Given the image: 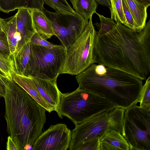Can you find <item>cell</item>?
Wrapping results in <instances>:
<instances>
[{"instance_id":"1","label":"cell","mask_w":150,"mask_h":150,"mask_svg":"<svg viewBox=\"0 0 150 150\" xmlns=\"http://www.w3.org/2000/svg\"><path fill=\"white\" fill-rule=\"evenodd\" d=\"M93 53L96 63L146 80L150 72V20L140 33L118 22L107 33L97 32Z\"/></svg>"},{"instance_id":"2","label":"cell","mask_w":150,"mask_h":150,"mask_svg":"<svg viewBox=\"0 0 150 150\" xmlns=\"http://www.w3.org/2000/svg\"><path fill=\"white\" fill-rule=\"evenodd\" d=\"M3 79L7 132L20 150H32L46 122V110L13 80Z\"/></svg>"},{"instance_id":"3","label":"cell","mask_w":150,"mask_h":150,"mask_svg":"<svg viewBox=\"0 0 150 150\" xmlns=\"http://www.w3.org/2000/svg\"><path fill=\"white\" fill-rule=\"evenodd\" d=\"M79 87L97 93L126 109L138 103L143 80L111 67L94 63L76 75Z\"/></svg>"},{"instance_id":"4","label":"cell","mask_w":150,"mask_h":150,"mask_svg":"<svg viewBox=\"0 0 150 150\" xmlns=\"http://www.w3.org/2000/svg\"><path fill=\"white\" fill-rule=\"evenodd\" d=\"M116 107V105L101 96L78 87L71 93L60 92L56 112L59 117H66L75 125L96 114Z\"/></svg>"},{"instance_id":"5","label":"cell","mask_w":150,"mask_h":150,"mask_svg":"<svg viewBox=\"0 0 150 150\" xmlns=\"http://www.w3.org/2000/svg\"><path fill=\"white\" fill-rule=\"evenodd\" d=\"M125 109L116 107L91 116L75 125L71 132L70 150H79L94 139L101 138L108 131L114 129L122 134V124Z\"/></svg>"},{"instance_id":"6","label":"cell","mask_w":150,"mask_h":150,"mask_svg":"<svg viewBox=\"0 0 150 150\" xmlns=\"http://www.w3.org/2000/svg\"><path fill=\"white\" fill-rule=\"evenodd\" d=\"M66 52L62 45L49 48L31 43L29 61L24 75L45 79L57 78Z\"/></svg>"},{"instance_id":"7","label":"cell","mask_w":150,"mask_h":150,"mask_svg":"<svg viewBox=\"0 0 150 150\" xmlns=\"http://www.w3.org/2000/svg\"><path fill=\"white\" fill-rule=\"evenodd\" d=\"M96 32L91 17L82 34L66 50L60 74L77 75L96 63L93 49Z\"/></svg>"},{"instance_id":"8","label":"cell","mask_w":150,"mask_h":150,"mask_svg":"<svg viewBox=\"0 0 150 150\" xmlns=\"http://www.w3.org/2000/svg\"><path fill=\"white\" fill-rule=\"evenodd\" d=\"M122 132L130 150H150V108L134 104L126 109Z\"/></svg>"},{"instance_id":"9","label":"cell","mask_w":150,"mask_h":150,"mask_svg":"<svg viewBox=\"0 0 150 150\" xmlns=\"http://www.w3.org/2000/svg\"><path fill=\"white\" fill-rule=\"evenodd\" d=\"M51 24L54 35L60 40L66 50L80 36L87 27L88 20L76 12L74 15L42 11Z\"/></svg>"},{"instance_id":"10","label":"cell","mask_w":150,"mask_h":150,"mask_svg":"<svg viewBox=\"0 0 150 150\" xmlns=\"http://www.w3.org/2000/svg\"><path fill=\"white\" fill-rule=\"evenodd\" d=\"M71 131L65 124L51 125L35 142L33 150H67L71 140Z\"/></svg>"},{"instance_id":"11","label":"cell","mask_w":150,"mask_h":150,"mask_svg":"<svg viewBox=\"0 0 150 150\" xmlns=\"http://www.w3.org/2000/svg\"><path fill=\"white\" fill-rule=\"evenodd\" d=\"M18 10L15 14L16 25L17 31L21 36V40L16 52L30 42L32 37L35 33L30 11L25 8Z\"/></svg>"},{"instance_id":"12","label":"cell","mask_w":150,"mask_h":150,"mask_svg":"<svg viewBox=\"0 0 150 150\" xmlns=\"http://www.w3.org/2000/svg\"><path fill=\"white\" fill-rule=\"evenodd\" d=\"M12 80L28 93L38 104L47 111H55V108L41 95L31 78L28 76L13 72Z\"/></svg>"},{"instance_id":"13","label":"cell","mask_w":150,"mask_h":150,"mask_svg":"<svg viewBox=\"0 0 150 150\" xmlns=\"http://www.w3.org/2000/svg\"><path fill=\"white\" fill-rule=\"evenodd\" d=\"M29 77L42 96L55 108L56 111L59 105L60 92L57 85V78L45 79Z\"/></svg>"},{"instance_id":"14","label":"cell","mask_w":150,"mask_h":150,"mask_svg":"<svg viewBox=\"0 0 150 150\" xmlns=\"http://www.w3.org/2000/svg\"><path fill=\"white\" fill-rule=\"evenodd\" d=\"M129 146L122 134L114 129L107 132L100 139V150H129Z\"/></svg>"},{"instance_id":"15","label":"cell","mask_w":150,"mask_h":150,"mask_svg":"<svg viewBox=\"0 0 150 150\" xmlns=\"http://www.w3.org/2000/svg\"><path fill=\"white\" fill-rule=\"evenodd\" d=\"M30 11L35 32L46 40L54 35L51 22L43 11L38 9Z\"/></svg>"},{"instance_id":"16","label":"cell","mask_w":150,"mask_h":150,"mask_svg":"<svg viewBox=\"0 0 150 150\" xmlns=\"http://www.w3.org/2000/svg\"><path fill=\"white\" fill-rule=\"evenodd\" d=\"M2 28L6 36L11 54L15 53L21 40V36L18 32L16 25L15 15L6 18L0 17Z\"/></svg>"},{"instance_id":"17","label":"cell","mask_w":150,"mask_h":150,"mask_svg":"<svg viewBox=\"0 0 150 150\" xmlns=\"http://www.w3.org/2000/svg\"><path fill=\"white\" fill-rule=\"evenodd\" d=\"M44 4L42 0H0V11L8 13L21 8L42 11Z\"/></svg>"},{"instance_id":"18","label":"cell","mask_w":150,"mask_h":150,"mask_svg":"<svg viewBox=\"0 0 150 150\" xmlns=\"http://www.w3.org/2000/svg\"><path fill=\"white\" fill-rule=\"evenodd\" d=\"M30 45V42L19 51L10 55L13 72L24 75L29 61Z\"/></svg>"},{"instance_id":"19","label":"cell","mask_w":150,"mask_h":150,"mask_svg":"<svg viewBox=\"0 0 150 150\" xmlns=\"http://www.w3.org/2000/svg\"><path fill=\"white\" fill-rule=\"evenodd\" d=\"M73 8L84 19L88 20L96 13L98 4L95 0H70Z\"/></svg>"},{"instance_id":"20","label":"cell","mask_w":150,"mask_h":150,"mask_svg":"<svg viewBox=\"0 0 150 150\" xmlns=\"http://www.w3.org/2000/svg\"><path fill=\"white\" fill-rule=\"evenodd\" d=\"M125 0L136 23L142 30L146 24L147 16V8L138 3L134 0Z\"/></svg>"},{"instance_id":"21","label":"cell","mask_w":150,"mask_h":150,"mask_svg":"<svg viewBox=\"0 0 150 150\" xmlns=\"http://www.w3.org/2000/svg\"><path fill=\"white\" fill-rule=\"evenodd\" d=\"M43 2L54 9L56 12L67 14L74 15L75 11L66 0H42Z\"/></svg>"},{"instance_id":"22","label":"cell","mask_w":150,"mask_h":150,"mask_svg":"<svg viewBox=\"0 0 150 150\" xmlns=\"http://www.w3.org/2000/svg\"><path fill=\"white\" fill-rule=\"evenodd\" d=\"M110 9L111 18L116 22L124 25L126 20L125 17L122 0H110Z\"/></svg>"},{"instance_id":"23","label":"cell","mask_w":150,"mask_h":150,"mask_svg":"<svg viewBox=\"0 0 150 150\" xmlns=\"http://www.w3.org/2000/svg\"><path fill=\"white\" fill-rule=\"evenodd\" d=\"M124 13L126 22L124 25L131 30L138 33L142 30L136 23L132 15L125 0H122Z\"/></svg>"},{"instance_id":"24","label":"cell","mask_w":150,"mask_h":150,"mask_svg":"<svg viewBox=\"0 0 150 150\" xmlns=\"http://www.w3.org/2000/svg\"><path fill=\"white\" fill-rule=\"evenodd\" d=\"M138 103L139 106L150 108V77L146 80L141 90Z\"/></svg>"},{"instance_id":"25","label":"cell","mask_w":150,"mask_h":150,"mask_svg":"<svg viewBox=\"0 0 150 150\" xmlns=\"http://www.w3.org/2000/svg\"><path fill=\"white\" fill-rule=\"evenodd\" d=\"M96 13L99 16L100 23H97L95 24L99 28L98 33L103 34L107 33L112 30L116 25L113 20L111 18L105 17L103 16Z\"/></svg>"},{"instance_id":"26","label":"cell","mask_w":150,"mask_h":150,"mask_svg":"<svg viewBox=\"0 0 150 150\" xmlns=\"http://www.w3.org/2000/svg\"><path fill=\"white\" fill-rule=\"evenodd\" d=\"M10 49L6 36L4 31L0 32V58L11 61Z\"/></svg>"},{"instance_id":"27","label":"cell","mask_w":150,"mask_h":150,"mask_svg":"<svg viewBox=\"0 0 150 150\" xmlns=\"http://www.w3.org/2000/svg\"><path fill=\"white\" fill-rule=\"evenodd\" d=\"M0 71L8 79L12 80L11 73L13 71L11 61L0 58Z\"/></svg>"},{"instance_id":"28","label":"cell","mask_w":150,"mask_h":150,"mask_svg":"<svg viewBox=\"0 0 150 150\" xmlns=\"http://www.w3.org/2000/svg\"><path fill=\"white\" fill-rule=\"evenodd\" d=\"M30 42L33 44L49 48H52L58 45L52 44L47 40L43 39L36 32L32 37Z\"/></svg>"},{"instance_id":"29","label":"cell","mask_w":150,"mask_h":150,"mask_svg":"<svg viewBox=\"0 0 150 150\" xmlns=\"http://www.w3.org/2000/svg\"><path fill=\"white\" fill-rule=\"evenodd\" d=\"M100 138H98L84 145L79 150H100Z\"/></svg>"},{"instance_id":"30","label":"cell","mask_w":150,"mask_h":150,"mask_svg":"<svg viewBox=\"0 0 150 150\" xmlns=\"http://www.w3.org/2000/svg\"><path fill=\"white\" fill-rule=\"evenodd\" d=\"M6 149L7 150H20L18 145L15 142L12 137L10 135L7 137Z\"/></svg>"},{"instance_id":"31","label":"cell","mask_w":150,"mask_h":150,"mask_svg":"<svg viewBox=\"0 0 150 150\" xmlns=\"http://www.w3.org/2000/svg\"><path fill=\"white\" fill-rule=\"evenodd\" d=\"M4 76H5L0 71V98L4 97L5 93L4 82L3 79Z\"/></svg>"},{"instance_id":"32","label":"cell","mask_w":150,"mask_h":150,"mask_svg":"<svg viewBox=\"0 0 150 150\" xmlns=\"http://www.w3.org/2000/svg\"><path fill=\"white\" fill-rule=\"evenodd\" d=\"M98 4H100L107 6L110 9L111 7V2L110 0H95Z\"/></svg>"},{"instance_id":"33","label":"cell","mask_w":150,"mask_h":150,"mask_svg":"<svg viewBox=\"0 0 150 150\" xmlns=\"http://www.w3.org/2000/svg\"><path fill=\"white\" fill-rule=\"evenodd\" d=\"M140 4L148 8L150 5V0H134Z\"/></svg>"},{"instance_id":"34","label":"cell","mask_w":150,"mask_h":150,"mask_svg":"<svg viewBox=\"0 0 150 150\" xmlns=\"http://www.w3.org/2000/svg\"><path fill=\"white\" fill-rule=\"evenodd\" d=\"M3 30L2 28V27H1V22H0V32H1L2 31H3Z\"/></svg>"}]
</instances>
